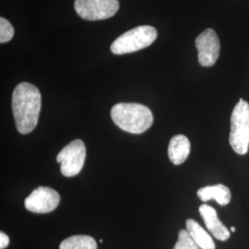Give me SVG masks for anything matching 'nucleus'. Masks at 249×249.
<instances>
[{
	"label": "nucleus",
	"instance_id": "20e7f679",
	"mask_svg": "<svg viewBox=\"0 0 249 249\" xmlns=\"http://www.w3.org/2000/svg\"><path fill=\"white\" fill-rule=\"evenodd\" d=\"M156 38L155 28L149 25L136 27L116 38L111 45V51L115 54L134 53L150 46Z\"/></svg>",
	"mask_w": 249,
	"mask_h": 249
},
{
	"label": "nucleus",
	"instance_id": "7ed1b4c3",
	"mask_svg": "<svg viewBox=\"0 0 249 249\" xmlns=\"http://www.w3.org/2000/svg\"><path fill=\"white\" fill-rule=\"evenodd\" d=\"M229 142L237 154L245 155L249 152V104L243 99L239 100L231 112Z\"/></svg>",
	"mask_w": 249,
	"mask_h": 249
},
{
	"label": "nucleus",
	"instance_id": "423d86ee",
	"mask_svg": "<svg viewBox=\"0 0 249 249\" xmlns=\"http://www.w3.org/2000/svg\"><path fill=\"white\" fill-rule=\"evenodd\" d=\"M74 8L80 18L102 20L115 16L119 9L118 0H75Z\"/></svg>",
	"mask_w": 249,
	"mask_h": 249
},
{
	"label": "nucleus",
	"instance_id": "1a4fd4ad",
	"mask_svg": "<svg viewBox=\"0 0 249 249\" xmlns=\"http://www.w3.org/2000/svg\"><path fill=\"white\" fill-rule=\"evenodd\" d=\"M201 215L207 229L212 232L218 240L226 241L230 238V231L218 218L217 212L209 205L203 204L199 207Z\"/></svg>",
	"mask_w": 249,
	"mask_h": 249
},
{
	"label": "nucleus",
	"instance_id": "dca6fc26",
	"mask_svg": "<svg viewBox=\"0 0 249 249\" xmlns=\"http://www.w3.org/2000/svg\"><path fill=\"white\" fill-rule=\"evenodd\" d=\"M9 244V237L3 231L0 232V249H5Z\"/></svg>",
	"mask_w": 249,
	"mask_h": 249
},
{
	"label": "nucleus",
	"instance_id": "39448f33",
	"mask_svg": "<svg viewBox=\"0 0 249 249\" xmlns=\"http://www.w3.org/2000/svg\"><path fill=\"white\" fill-rule=\"evenodd\" d=\"M86 159V147L80 140H75L64 147L56 156L64 177L73 178L79 175Z\"/></svg>",
	"mask_w": 249,
	"mask_h": 249
},
{
	"label": "nucleus",
	"instance_id": "2eb2a0df",
	"mask_svg": "<svg viewBox=\"0 0 249 249\" xmlns=\"http://www.w3.org/2000/svg\"><path fill=\"white\" fill-rule=\"evenodd\" d=\"M14 36V29L8 19L0 18V43L5 44L9 42Z\"/></svg>",
	"mask_w": 249,
	"mask_h": 249
},
{
	"label": "nucleus",
	"instance_id": "f3484780",
	"mask_svg": "<svg viewBox=\"0 0 249 249\" xmlns=\"http://www.w3.org/2000/svg\"><path fill=\"white\" fill-rule=\"evenodd\" d=\"M230 231H231V232H234L235 231V227H231V229H230Z\"/></svg>",
	"mask_w": 249,
	"mask_h": 249
},
{
	"label": "nucleus",
	"instance_id": "f8f14e48",
	"mask_svg": "<svg viewBox=\"0 0 249 249\" xmlns=\"http://www.w3.org/2000/svg\"><path fill=\"white\" fill-rule=\"evenodd\" d=\"M186 226L187 231L190 233L200 249H215L213 239L199 223L192 219H188L186 222Z\"/></svg>",
	"mask_w": 249,
	"mask_h": 249
},
{
	"label": "nucleus",
	"instance_id": "6e6552de",
	"mask_svg": "<svg viewBox=\"0 0 249 249\" xmlns=\"http://www.w3.org/2000/svg\"><path fill=\"white\" fill-rule=\"evenodd\" d=\"M198 62L202 67H212L220 55V40L213 29H207L196 38Z\"/></svg>",
	"mask_w": 249,
	"mask_h": 249
},
{
	"label": "nucleus",
	"instance_id": "9d476101",
	"mask_svg": "<svg viewBox=\"0 0 249 249\" xmlns=\"http://www.w3.org/2000/svg\"><path fill=\"white\" fill-rule=\"evenodd\" d=\"M190 153V142L185 135H177L170 141L168 156L174 164L180 165L187 160Z\"/></svg>",
	"mask_w": 249,
	"mask_h": 249
},
{
	"label": "nucleus",
	"instance_id": "ddd939ff",
	"mask_svg": "<svg viewBox=\"0 0 249 249\" xmlns=\"http://www.w3.org/2000/svg\"><path fill=\"white\" fill-rule=\"evenodd\" d=\"M59 249H97V243L89 235H73L63 241Z\"/></svg>",
	"mask_w": 249,
	"mask_h": 249
},
{
	"label": "nucleus",
	"instance_id": "0eeeda50",
	"mask_svg": "<svg viewBox=\"0 0 249 249\" xmlns=\"http://www.w3.org/2000/svg\"><path fill=\"white\" fill-rule=\"evenodd\" d=\"M60 202L59 194L50 187H39L24 201L25 208L34 213H48L54 211Z\"/></svg>",
	"mask_w": 249,
	"mask_h": 249
},
{
	"label": "nucleus",
	"instance_id": "f03ea898",
	"mask_svg": "<svg viewBox=\"0 0 249 249\" xmlns=\"http://www.w3.org/2000/svg\"><path fill=\"white\" fill-rule=\"evenodd\" d=\"M114 123L122 130L131 134H142L153 123L151 110L141 104L120 103L111 110Z\"/></svg>",
	"mask_w": 249,
	"mask_h": 249
},
{
	"label": "nucleus",
	"instance_id": "9b49d317",
	"mask_svg": "<svg viewBox=\"0 0 249 249\" xmlns=\"http://www.w3.org/2000/svg\"><path fill=\"white\" fill-rule=\"evenodd\" d=\"M196 195L203 202L209 201L211 199H215L218 204L221 206H226L231 201L230 189L221 184L199 188L196 192Z\"/></svg>",
	"mask_w": 249,
	"mask_h": 249
},
{
	"label": "nucleus",
	"instance_id": "4468645a",
	"mask_svg": "<svg viewBox=\"0 0 249 249\" xmlns=\"http://www.w3.org/2000/svg\"><path fill=\"white\" fill-rule=\"evenodd\" d=\"M174 249H200L187 230H180Z\"/></svg>",
	"mask_w": 249,
	"mask_h": 249
},
{
	"label": "nucleus",
	"instance_id": "f257e3e1",
	"mask_svg": "<svg viewBox=\"0 0 249 249\" xmlns=\"http://www.w3.org/2000/svg\"><path fill=\"white\" fill-rule=\"evenodd\" d=\"M41 107L42 96L36 86L29 82L17 85L12 94V111L19 133H31L36 128Z\"/></svg>",
	"mask_w": 249,
	"mask_h": 249
}]
</instances>
